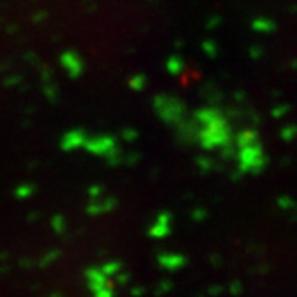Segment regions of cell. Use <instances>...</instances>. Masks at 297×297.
<instances>
[{
  "instance_id": "obj_1",
  "label": "cell",
  "mask_w": 297,
  "mask_h": 297,
  "mask_svg": "<svg viewBox=\"0 0 297 297\" xmlns=\"http://www.w3.org/2000/svg\"><path fill=\"white\" fill-rule=\"evenodd\" d=\"M159 263L165 269H177L184 263V258L179 254H170V256H159Z\"/></svg>"
},
{
  "instance_id": "obj_2",
  "label": "cell",
  "mask_w": 297,
  "mask_h": 297,
  "mask_svg": "<svg viewBox=\"0 0 297 297\" xmlns=\"http://www.w3.org/2000/svg\"><path fill=\"white\" fill-rule=\"evenodd\" d=\"M120 270V265H117V263H108V265L102 267V272L106 274V276H110V274H115Z\"/></svg>"
}]
</instances>
